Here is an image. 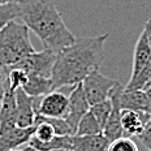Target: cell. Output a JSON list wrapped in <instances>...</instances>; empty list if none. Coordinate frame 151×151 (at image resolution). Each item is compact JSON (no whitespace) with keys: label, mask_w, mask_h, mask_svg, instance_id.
Returning <instances> with one entry per match:
<instances>
[{"label":"cell","mask_w":151,"mask_h":151,"mask_svg":"<svg viewBox=\"0 0 151 151\" xmlns=\"http://www.w3.org/2000/svg\"><path fill=\"white\" fill-rule=\"evenodd\" d=\"M108 35L76 38L73 45L58 52L51 74L53 90L76 86L96 70L104 59V43Z\"/></svg>","instance_id":"6da1fadb"},{"label":"cell","mask_w":151,"mask_h":151,"mask_svg":"<svg viewBox=\"0 0 151 151\" xmlns=\"http://www.w3.org/2000/svg\"><path fill=\"white\" fill-rule=\"evenodd\" d=\"M20 18L39 38L46 50L58 53L76 42L59 9L48 0H22Z\"/></svg>","instance_id":"7a4b0ae2"},{"label":"cell","mask_w":151,"mask_h":151,"mask_svg":"<svg viewBox=\"0 0 151 151\" xmlns=\"http://www.w3.org/2000/svg\"><path fill=\"white\" fill-rule=\"evenodd\" d=\"M29 33L26 25L14 20L0 30V67L9 68L34 52Z\"/></svg>","instance_id":"3957f363"},{"label":"cell","mask_w":151,"mask_h":151,"mask_svg":"<svg viewBox=\"0 0 151 151\" xmlns=\"http://www.w3.org/2000/svg\"><path fill=\"white\" fill-rule=\"evenodd\" d=\"M81 83H82V89L87 98V102L90 103V106H93L95 103L108 99L112 89L120 82L113 78L106 77L96 69L91 72L87 77H85Z\"/></svg>","instance_id":"277c9868"},{"label":"cell","mask_w":151,"mask_h":151,"mask_svg":"<svg viewBox=\"0 0 151 151\" xmlns=\"http://www.w3.org/2000/svg\"><path fill=\"white\" fill-rule=\"evenodd\" d=\"M56 55H58L56 52L46 48L40 52L34 51L9 68H20L27 74H39L45 76V77H51L52 68L56 61Z\"/></svg>","instance_id":"5b68a950"},{"label":"cell","mask_w":151,"mask_h":151,"mask_svg":"<svg viewBox=\"0 0 151 151\" xmlns=\"http://www.w3.org/2000/svg\"><path fill=\"white\" fill-rule=\"evenodd\" d=\"M69 109V96L63 91L52 90L48 94L35 98V112L47 117L65 119Z\"/></svg>","instance_id":"8992f818"},{"label":"cell","mask_w":151,"mask_h":151,"mask_svg":"<svg viewBox=\"0 0 151 151\" xmlns=\"http://www.w3.org/2000/svg\"><path fill=\"white\" fill-rule=\"evenodd\" d=\"M90 109V103L87 102V98L83 93L82 83H77L76 86L72 87L69 93V109L65 116V120L72 128L73 133L76 134L77 125L82 116Z\"/></svg>","instance_id":"52a82bcc"},{"label":"cell","mask_w":151,"mask_h":151,"mask_svg":"<svg viewBox=\"0 0 151 151\" xmlns=\"http://www.w3.org/2000/svg\"><path fill=\"white\" fill-rule=\"evenodd\" d=\"M16 106H17V119L16 124L20 128H29L35 121V98L27 95L22 89L16 90Z\"/></svg>","instance_id":"ba28073f"},{"label":"cell","mask_w":151,"mask_h":151,"mask_svg":"<svg viewBox=\"0 0 151 151\" xmlns=\"http://www.w3.org/2000/svg\"><path fill=\"white\" fill-rule=\"evenodd\" d=\"M16 119H17L16 91L5 86L4 95H3V99L0 102V134L17 127Z\"/></svg>","instance_id":"9c48e42d"},{"label":"cell","mask_w":151,"mask_h":151,"mask_svg":"<svg viewBox=\"0 0 151 151\" xmlns=\"http://www.w3.org/2000/svg\"><path fill=\"white\" fill-rule=\"evenodd\" d=\"M150 120L151 117L147 113L133 109H121V125L125 137H138Z\"/></svg>","instance_id":"30bf717a"},{"label":"cell","mask_w":151,"mask_h":151,"mask_svg":"<svg viewBox=\"0 0 151 151\" xmlns=\"http://www.w3.org/2000/svg\"><path fill=\"white\" fill-rule=\"evenodd\" d=\"M34 133V125L29 128L14 127L8 132L0 134V151H8L18 149L20 146L27 143Z\"/></svg>","instance_id":"8fae6325"},{"label":"cell","mask_w":151,"mask_h":151,"mask_svg":"<svg viewBox=\"0 0 151 151\" xmlns=\"http://www.w3.org/2000/svg\"><path fill=\"white\" fill-rule=\"evenodd\" d=\"M70 145L73 151H107L109 139L103 133L90 136H70Z\"/></svg>","instance_id":"7c38bea8"},{"label":"cell","mask_w":151,"mask_h":151,"mask_svg":"<svg viewBox=\"0 0 151 151\" xmlns=\"http://www.w3.org/2000/svg\"><path fill=\"white\" fill-rule=\"evenodd\" d=\"M151 60V47L147 39L146 31H142L141 35L138 37V40L134 47V55H133V69H132V77H136L141 70H143V68Z\"/></svg>","instance_id":"4fadbf2b"},{"label":"cell","mask_w":151,"mask_h":151,"mask_svg":"<svg viewBox=\"0 0 151 151\" xmlns=\"http://www.w3.org/2000/svg\"><path fill=\"white\" fill-rule=\"evenodd\" d=\"M121 109H133L149 115V100L143 90H125L120 95Z\"/></svg>","instance_id":"5bb4252c"},{"label":"cell","mask_w":151,"mask_h":151,"mask_svg":"<svg viewBox=\"0 0 151 151\" xmlns=\"http://www.w3.org/2000/svg\"><path fill=\"white\" fill-rule=\"evenodd\" d=\"M22 90L33 98L43 96L53 90L52 78L39 74H27V81L22 86Z\"/></svg>","instance_id":"9a60e30c"},{"label":"cell","mask_w":151,"mask_h":151,"mask_svg":"<svg viewBox=\"0 0 151 151\" xmlns=\"http://www.w3.org/2000/svg\"><path fill=\"white\" fill-rule=\"evenodd\" d=\"M29 145L33 146L34 149H37L38 151H51L56 149H67L70 150L72 145H70V136H55L51 141H38L37 138L31 137L29 141Z\"/></svg>","instance_id":"2e32d148"},{"label":"cell","mask_w":151,"mask_h":151,"mask_svg":"<svg viewBox=\"0 0 151 151\" xmlns=\"http://www.w3.org/2000/svg\"><path fill=\"white\" fill-rule=\"evenodd\" d=\"M98 133H102V127H100L99 121L95 119V116L89 109L78 122L76 134L77 136H90V134H98Z\"/></svg>","instance_id":"e0dca14e"},{"label":"cell","mask_w":151,"mask_h":151,"mask_svg":"<svg viewBox=\"0 0 151 151\" xmlns=\"http://www.w3.org/2000/svg\"><path fill=\"white\" fill-rule=\"evenodd\" d=\"M21 16V3H8L0 5V30L8 22Z\"/></svg>","instance_id":"ac0fdd59"},{"label":"cell","mask_w":151,"mask_h":151,"mask_svg":"<svg viewBox=\"0 0 151 151\" xmlns=\"http://www.w3.org/2000/svg\"><path fill=\"white\" fill-rule=\"evenodd\" d=\"M47 121L55 129V133L56 136H74L73 130L72 128L69 127V124L67 122L65 119H61V117H47V116H42L39 113L35 115V121ZM34 121V122H35Z\"/></svg>","instance_id":"d6986e66"},{"label":"cell","mask_w":151,"mask_h":151,"mask_svg":"<svg viewBox=\"0 0 151 151\" xmlns=\"http://www.w3.org/2000/svg\"><path fill=\"white\" fill-rule=\"evenodd\" d=\"M111 109H112V102L111 99H106L103 102H99V103H95V104L90 106V112L95 116V119L99 121L100 127H104L107 119H108L109 113H111Z\"/></svg>","instance_id":"ffe728a7"},{"label":"cell","mask_w":151,"mask_h":151,"mask_svg":"<svg viewBox=\"0 0 151 151\" xmlns=\"http://www.w3.org/2000/svg\"><path fill=\"white\" fill-rule=\"evenodd\" d=\"M56 136L55 129L50 122L47 121H35L34 122V133L33 137L37 138L38 141H42V142H46V141H51L53 137Z\"/></svg>","instance_id":"44dd1931"},{"label":"cell","mask_w":151,"mask_h":151,"mask_svg":"<svg viewBox=\"0 0 151 151\" xmlns=\"http://www.w3.org/2000/svg\"><path fill=\"white\" fill-rule=\"evenodd\" d=\"M107 151H138V147L130 137L122 136L117 139L109 142Z\"/></svg>","instance_id":"7402d4cb"},{"label":"cell","mask_w":151,"mask_h":151,"mask_svg":"<svg viewBox=\"0 0 151 151\" xmlns=\"http://www.w3.org/2000/svg\"><path fill=\"white\" fill-rule=\"evenodd\" d=\"M138 138L142 141V143L147 147V150L151 151V120L146 124L143 132L139 134V136H138Z\"/></svg>","instance_id":"603a6c76"},{"label":"cell","mask_w":151,"mask_h":151,"mask_svg":"<svg viewBox=\"0 0 151 151\" xmlns=\"http://www.w3.org/2000/svg\"><path fill=\"white\" fill-rule=\"evenodd\" d=\"M5 69L3 67H0V102L3 99V95H4V90H5Z\"/></svg>","instance_id":"cb8c5ba5"},{"label":"cell","mask_w":151,"mask_h":151,"mask_svg":"<svg viewBox=\"0 0 151 151\" xmlns=\"http://www.w3.org/2000/svg\"><path fill=\"white\" fill-rule=\"evenodd\" d=\"M143 30L146 31V34H147V39H149V43H150V47H151V20H149L146 24H145Z\"/></svg>","instance_id":"d4e9b609"},{"label":"cell","mask_w":151,"mask_h":151,"mask_svg":"<svg viewBox=\"0 0 151 151\" xmlns=\"http://www.w3.org/2000/svg\"><path fill=\"white\" fill-rule=\"evenodd\" d=\"M143 91L146 93V95H147V100H149V116L151 117V86L146 87V89H145Z\"/></svg>","instance_id":"484cf974"},{"label":"cell","mask_w":151,"mask_h":151,"mask_svg":"<svg viewBox=\"0 0 151 151\" xmlns=\"http://www.w3.org/2000/svg\"><path fill=\"white\" fill-rule=\"evenodd\" d=\"M22 0H0V5L1 4H8V3H21Z\"/></svg>","instance_id":"4316f807"},{"label":"cell","mask_w":151,"mask_h":151,"mask_svg":"<svg viewBox=\"0 0 151 151\" xmlns=\"http://www.w3.org/2000/svg\"><path fill=\"white\" fill-rule=\"evenodd\" d=\"M24 150H25V151H38L37 149H34L33 146H30V145H29V146H26V147H25Z\"/></svg>","instance_id":"83f0119b"},{"label":"cell","mask_w":151,"mask_h":151,"mask_svg":"<svg viewBox=\"0 0 151 151\" xmlns=\"http://www.w3.org/2000/svg\"><path fill=\"white\" fill-rule=\"evenodd\" d=\"M51 151H69L67 149H56V150H51Z\"/></svg>","instance_id":"f1b7e54d"},{"label":"cell","mask_w":151,"mask_h":151,"mask_svg":"<svg viewBox=\"0 0 151 151\" xmlns=\"http://www.w3.org/2000/svg\"><path fill=\"white\" fill-rule=\"evenodd\" d=\"M8 151H25L24 149L22 150H17V149H13V150H8Z\"/></svg>","instance_id":"f546056e"},{"label":"cell","mask_w":151,"mask_h":151,"mask_svg":"<svg viewBox=\"0 0 151 151\" xmlns=\"http://www.w3.org/2000/svg\"><path fill=\"white\" fill-rule=\"evenodd\" d=\"M69 151H73V150H69Z\"/></svg>","instance_id":"4dcf8cb0"}]
</instances>
